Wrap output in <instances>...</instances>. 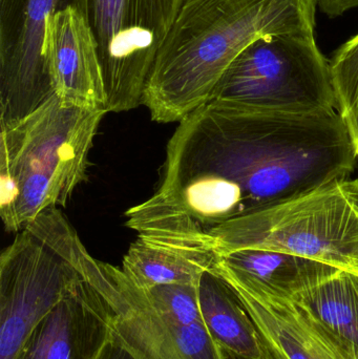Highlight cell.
Listing matches in <instances>:
<instances>
[{
  "mask_svg": "<svg viewBox=\"0 0 358 359\" xmlns=\"http://www.w3.org/2000/svg\"><path fill=\"white\" fill-rule=\"evenodd\" d=\"M357 161L336 109L210 100L179 122L159 188L126 211V226L155 244L200 252L219 226L350 178Z\"/></svg>",
  "mask_w": 358,
  "mask_h": 359,
  "instance_id": "6da1fadb",
  "label": "cell"
},
{
  "mask_svg": "<svg viewBox=\"0 0 358 359\" xmlns=\"http://www.w3.org/2000/svg\"><path fill=\"white\" fill-rule=\"evenodd\" d=\"M317 0H184L149 74L142 104L159 123L209 101L231 63L266 36L315 35Z\"/></svg>",
  "mask_w": 358,
  "mask_h": 359,
  "instance_id": "7a4b0ae2",
  "label": "cell"
},
{
  "mask_svg": "<svg viewBox=\"0 0 358 359\" xmlns=\"http://www.w3.org/2000/svg\"><path fill=\"white\" fill-rule=\"evenodd\" d=\"M105 114L54 95L0 135V215L19 232L53 207L65 206L85 181L88 155Z\"/></svg>",
  "mask_w": 358,
  "mask_h": 359,
  "instance_id": "3957f363",
  "label": "cell"
},
{
  "mask_svg": "<svg viewBox=\"0 0 358 359\" xmlns=\"http://www.w3.org/2000/svg\"><path fill=\"white\" fill-rule=\"evenodd\" d=\"M292 253L358 273V179H338L212 230L201 250Z\"/></svg>",
  "mask_w": 358,
  "mask_h": 359,
  "instance_id": "277c9868",
  "label": "cell"
},
{
  "mask_svg": "<svg viewBox=\"0 0 358 359\" xmlns=\"http://www.w3.org/2000/svg\"><path fill=\"white\" fill-rule=\"evenodd\" d=\"M85 246L53 207L18 232L0 257V359H15L35 327L84 282Z\"/></svg>",
  "mask_w": 358,
  "mask_h": 359,
  "instance_id": "5b68a950",
  "label": "cell"
},
{
  "mask_svg": "<svg viewBox=\"0 0 358 359\" xmlns=\"http://www.w3.org/2000/svg\"><path fill=\"white\" fill-rule=\"evenodd\" d=\"M210 100L256 109H336L329 59L315 35L260 38L231 63Z\"/></svg>",
  "mask_w": 358,
  "mask_h": 359,
  "instance_id": "8992f818",
  "label": "cell"
},
{
  "mask_svg": "<svg viewBox=\"0 0 358 359\" xmlns=\"http://www.w3.org/2000/svg\"><path fill=\"white\" fill-rule=\"evenodd\" d=\"M184 0H88L107 113L142 104L149 74Z\"/></svg>",
  "mask_w": 358,
  "mask_h": 359,
  "instance_id": "52a82bcc",
  "label": "cell"
},
{
  "mask_svg": "<svg viewBox=\"0 0 358 359\" xmlns=\"http://www.w3.org/2000/svg\"><path fill=\"white\" fill-rule=\"evenodd\" d=\"M80 269L113 310V339L135 359H228L203 320L186 324L166 313L121 268L98 261L85 249Z\"/></svg>",
  "mask_w": 358,
  "mask_h": 359,
  "instance_id": "ba28073f",
  "label": "cell"
},
{
  "mask_svg": "<svg viewBox=\"0 0 358 359\" xmlns=\"http://www.w3.org/2000/svg\"><path fill=\"white\" fill-rule=\"evenodd\" d=\"M88 0H0V128L33 113L54 96L43 62L46 21Z\"/></svg>",
  "mask_w": 358,
  "mask_h": 359,
  "instance_id": "9c48e42d",
  "label": "cell"
},
{
  "mask_svg": "<svg viewBox=\"0 0 358 359\" xmlns=\"http://www.w3.org/2000/svg\"><path fill=\"white\" fill-rule=\"evenodd\" d=\"M43 62L58 98L78 107L106 111L98 44L83 12L71 6L48 19Z\"/></svg>",
  "mask_w": 358,
  "mask_h": 359,
  "instance_id": "30bf717a",
  "label": "cell"
},
{
  "mask_svg": "<svg viewBox=\"0 0 358 359\" xmlns=\"http://www.w3.org/2000/svg\"><path fill=\"white\" fill-rule=\"evenodd\" d=\"M113 313L84 282L37 326L15 359H95L113 339Z\"/></svg>",
  "mask_w": 358,
  "mask_h": 359,
  "instance_id": "8fae6325",
  "label": "cell"
},
{
  "mask_svg": "<svg viewBox=\"0 0 358 359\" xmlns=\"http://www.w3.org/2000/svg\"><path fill=\"white\" fill-rule=\"evenodd\" d=\"M212 269L233 287L283 299H292L345 270L292 253L261 248L216 255Z\"/></svg>",
  "mask_w": 358,
  "mask_h": 359,
  "instance_id": "7c38bea8",
  "label": "cell"
},
{
  "mask_svg": "<svg viewBox=\"0 0 358 359\" xmlns=\"http://www.w3.org/2000/svg\"><path fill=\"white\" fill-rule=\"evenodd\" d=\"M233 288L256 324L271 359H348L291 299Z\"/></svg>",
  "mask_w": 358,
  "mask_h": 359,
  "instance_id": "4fadbf2b",
  "label": "cell"
},
{
  "mask_svg": "<svg viewBox=\"0 0 358 359\" xmlns=\"http://www.w3.org/2000/svg\"><path fill=\"white\" fill-rule=\"evenodd\" d=\"M198 293L204 324L227 355L271 359L239 295L212 268L202 274Z\"/></svg>",
  "mask_w": 358,
  "mask_h": 359,
  "instance_id": "5bb4252c",
  "label": "cell"
},
{
  "mask_svg": "<svg viewBox=\"0 0 358 359\" xmlns=\"http://www.w3.org/2000/svg\"><path fill=\"white\" fill-rule=\"evenodd\" d=\"M291 301L348 359H358L357 272L342 270Z\"/></svg>",
  "mask_w": 358,
  "mask_h": 359,
  "instance_id": "9a60e30c",
  "label": "cell"
},
{
  "mask_svg": "<svg viewBox=\"0 0 358 359\" xmlns=\"http://www.w3.org/2000/svg\"><path fill=\"white\" fill-rule=\"evenodd\" d=\"M216 255L188 252L137 238L124 255L122 271L139 288L161 285H199L206 270L212 269Z\"/></svg>",
  "mask_w": 358,
  "mask_h": 359,
  "instance_id": "2e32d148",
  "label": "cell"
},
{
  "mask_svg": "<svg viewBox=\"0 0 358 359\" xmlns=\"http://www.w3.org/2000/svg\"><path fill=\"white\" fill-rule=\"evenodd\" d=\"M329 62L336 111L350 136L358 159V33L334 50Z\"/></svg>",
  "mask_w": 358,
  "mask_h": 359,
  "instance_id": "e0dca14e",
  "label": "cell"
},
{
  "mask_svg": "<svg viewBox=\"0 0 358 359\" xmlns=\"http://www.w3.org/2000/svg\"><path fill=\"white\" fill-rule=\"evenodd\" d=\"M355 8L358 0H317V8L328 18H338Z\"/></svg>",
  "mask_w": 358,
  "mask_h": 359,
  "instance_id": "ac0fdd59",
  "label": "cell"
},
{
  "mask_svg": "<svg viewBox=\"0 0 358 359\" xmlns=\"http://www.w3.org/2000/svg\"><path fill=\"white\" fill-rule=\"evenodd\" d=\"M95 359H135L122 347L121 345L117 343L115 339L109 341L106 347L100 352L98 356Z\"/></svg>",
  "mask_w": 358,
  "mask_h": 359,
  "instance_id": "d6986e66",
  "label": "cell"
},
{
  "mask_svg": "<svg viewBox=\"0 0 358 359\" xmlns=\"http://www.w3.org/2000/svg\"><path fill=\"white\" fill-rule=\"evenodd\" d=\"M228 356V355H227ZM228 359H243L240 358H235V356H228Z\"/></svg>",
  "mask_w": 358,
  "mask_h": 359,
  "instance_id": "ffe728a7",
  "label": "cell"
}]
</instances>
